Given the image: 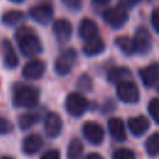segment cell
Here are the masks:
<instances>
[{"instance_id": "cell-1", "label": "cell", "mask_w": 159, "mask_h": 159, "mask_svg": "<svg viewBox=\"0 0 159 159\" xmlns=\"http://www.w3.org/2000/svg\"><path fill=\"white\" fill-rule=\"evenodd\" d=\"M15 39L17 40V45L24 56L31 57L39 55L42 51V45L36 34L27 26H21L15 32Z\"/></svg>"}, {"instance_id": "cell-2", "label": "cell", "mask_w": 159, "mask_h": 159, "mask_svg": "<svg viewBox=\"0 0 159 159\" xmlns=\"http://www.w3.org/2000/svg\"><path fill=\"white\" fill-rule=\"evenodd\" d=\"M12 102L19 108H31L39 102V91L35 87L26 84H17L14 88Z\"/></svg>"}, {"instance_id": "cell-3", "label": "cell", "mask_w": 159, "mask_h": 159, "mask_svg": "<svg viewBox=\"0 0 159 159\" xmlns=\"http://www.w3.org/2000/svg\"><path fill=\"white\" fill-rule=\"evenodd\" d=\"M77 60V52L73 48H66L63 50L55 61V71L57 75L65 76L71 72L73 65Z\"/></svg>"}, {"instance_id": "cell-4", "label": "cell", "mask_w": 159, "mask_h": 159, "mask_svg": "<svg viewBox=\"0 0 159 159\" xmlns=\"http://www.w3.org/2000/svg\"><path fill=\"white\" fill-rule=\"evenodd\" d=\"M65 108L68 114L73 117H81L88 109V101L80 93H70L65 102Z\"/></svg>"}, {"instance_id": "cell-5", "label": "cell", "mask_w": 159, "mask_h": 159, "mask_svg": "<svg viewBox=\"0 0 159 159\" xmlns=\"http://www.w3.org/2000/svg\"><path fill=\"white\" fill-rule=\"evenodd\" d=\"M117 97L124 103H137L139 101L138 87L132 81H124L117 84Z\"/></svg>"}, {"instance_id": "cell-6", "label": "cell", "mask_w": 159, "mask_h": 159, "mask_svg": "<svg viewBox=\"0 0 159 159\" xmlns=\"http://www.w3.org/2000/svg\"><path fill=\"white\" fill-rule=\"evenodd\" d=\"M103 19L111 27L119 29L127 22L128 14H127L125 9H123L122 6H116V7H111V9L106 10L103 12Z\"/></svg>"}, {"instance_id": "cell-7", "label": "cell", "mask_w": 159, "mask_h": 159, "mask_svg": "<svg viewBox=\"0 0 159 159\" xmlns=\"http://www.w3.org/2000/svg\"><path fill=\"white\" fill-rule=\"evenodd\" d=\"M82 134L93 145L102 144L104 139V130L97 122H86L82 127Z\"/></svg>"}, {"instance_id": "cell-8", "label": "cell", "mask_w": 159, "mask_h": 159, "mask_svg": "<svg viewBox=\"0 0 159 159\" xmlns=\"http://www.w3.org/2000/svg\"><path fill=\"white\" fill-rule=\"evenodd\" d=\"M133 42H134L135 52H138L140 55H147L148 52H150L152 46H153L152 36L145 27H139L135 31Z\"/></svg>"}, {"instance_id": "cell-9", "label": "cell", "mask_w": 159, "mask_h": 159, "mask_svg": "<svg viewBox=\"0 0 159 159\" xmlns=\"http://www.w3.org/2000/svg\"><path fill=\"white\" fill-rule=\"evenodd\" d=\"M29 14H30V17L35 22L41 24V25H47L52 19L53 10H52V6L48 4H40V5L32 6Z\"/></svg>"}, {"instance_id": "cell-10", "label": "cell", "mask_w": 159, "mask_h": 159, "mask_svg": "<svg viewBox=\"0 0 159 159\" xmlns=\"http://www.w3.org/2000/svg\"><path fill=\"white\" fill-rule=\"evenodd\" d=\"M62 127H63L62 119L57 113L50 112V113L46 114L45 120H43V128H45L46 134L50 138L58 137L61 134V132H62Z\"/></svg>"}, {"instance_id": "cell-11", "label": "cell", "mask_w": 159, "mask_h": 159, "mask_svg": "<svg viewBox=\"0 0 159 159\" xmlns=\"http://www.w3.org/2000/svg\"><path fill=\"white\" fill-rule=\"evenodd\" d=\"M46 70V65L41 60H31L29 61L22 70V76L27 80H37L40 78Z\"/></svg>"}, {"instance_id": "cell-12", "label": "cell", "mask_w": 159, "mask_h": 159, "mask_svg": "<svg viewBox=\"0 0 159 159\" xmlns=\"http://www.w3.org/2000/svg\"><path fill=\"white\" fill-rule=\"evenodd\" d=\"M150 127V122L147 117L144 116H138V117H132L128 120V128L129 132L134 135V137H142L143 134H145L148 132Z\"/></svg>"}, {"instance_id": "cell-13", "label": "cell", "mask_w": 159, "mask_h": 159, "mask_svg": "<svg viewBox=\"0 0 159 159\" xmlns=\"http://www.w3.org/2000/svg\"><path fill=\"white\" fill-rule=\"evenodd\" d=\"M53 34L60 42H67L72 35V25L66 19L56 20L53 24Z\"/></svg>"}, {"instance_id": "cell-14", "label": "cell", "mask_w": 159, "mask_h": 159, "mask_svg": "<svg viewBox=\"0 0 159 159\" xmlns=\"http://www.w3.org/2000/svg\"><path fill=\"white\" fill-rule=\"evenodd\" d=\"M158 72L159 67L158 63H152L143 70H140L139 76L142 78V82L145 87H155L158 84Z\"/></svg>"}, {"instance_id": "cell-15", "label": "cell", "mask_w": 159, "mask_h": 159, "mask_svg": "<svg viewBox=\"0 0 159 159\" xmlns=\"http://www.w3.org/2000/svg\"><path fill=\"white\" fill-rule=\"evenodd\" d=\"M78 35L83 41H89L98 36V26L91 19H83L78 27Z\"/></svg>"}, {"instance_id": "cell-16", "label": "cell", "mask_w": 159, "mask_h": 159, "mask_svg": "<svg viewBox=\"0 0 159 159\" xmlns=\"http://www.w3.org/2000/svg\"><path fill=\"white\" fill-rule=\"evenodd\" d=\"M108 132L116 142H124L127 138L125 125L120 118H111L108 120Z\"/></svg>"}, {"instance_id": "cell-17", "label": "cell", "mask_w": 159, "mask_h": 159, "mask_svg": "<svg viewBox=\"0 0 159 159\" xmlns=\"http://www.w3.org/2000/svg\"><path fill=\"white\" fill-rule=\"evenodd\" d=\"M42 138L39 134H30L22 140V152L26 155H34L42 148Z\"/></svg>"}, {"instance_id": "cell-18", "label": "cell", "mask_w": 159, "mask_h": 159, "mask_svg": "<svg viewBox=\"0 0 159 159\" xmlns=\"http://www.w3.org/2000/svg\"><path fill=\"white\" fill-rule=\"evenodd\" d=\"M1 47H2V53H4V66L9 70L15 68L19 63V60H17V55L11 42L9 40H4L1 43Z\"/></svg>"}, {"instance_id": "cell-19", "label": "cell", "mask_w": 159, "mask_h": 159, "mask_svg": "<svg viewBox=\"0 0 159 159\" xmlns=\"http://www.w3.org/2000/svg\"><path fill=\"white\" fill-rule=\"evenodd\" d=\"M107 77H108L109 82H112L114 84H118L120 82L129 81V78L132 77V72L127 67H116V68H112L108 72Z\"/></svg>"}, {"instance_id": "cell-20", "label": "cell", "mask_w": 159, "mask_h": 159, "mask_svg": "<svg viewBox=\"0 0 159 159\" xmlns=\"http://www.w3.org/2000/svg\"><path fill=\"white\" fill-rule=\"evenodd\" d=\"M103 50H104V42L98 36L89 40V41H86V43L83 46V52H84L86 56L99 55L101 52H103Z\"/></svg>"}, {"instance_id": "cell-21", "label": "cell", "mask_w": 159, "mask_h": 159, "mask_svg": "<svg viewBox=\"0 0 159 159\" xmlns=\"http://www.w3.org/2000/svg\"><path fill=\"white\" fill-rule=\"evenodd\" d=\"M145 152L149 157H157L159 153V133L154 132L152 135H149L144 143Z\"/></svg>"}, {"instance_id": "cell-22", "label": "cell", "mask_w": 159, "mask_h": 159, "mask_svg": "<svg viewBox=\"0 0 159 159\" xmlns=\"http://www.w3.org/2000/svg\"><path fill=\"white\" fill-rule=\"evenodd\" d=\"M40 119V116L37 113H24L19 117V127L22 129V130H27L30 129L31 127H34Z\"/></svg>"}, {"instance_id": "cell-23", "label": "cell", "mask_w": 159, "mask_h": 159, "mask_svg": "<svg viewBox=\"0 0 159 159\" xmlns=\"http://www.w3.org/2000/svg\"><path fill=\"white\" fill-rule=\"evenodd\" d=\"M83 153V144L78 138H73L67 148V159H80Z\"/></svg>"}, {"instance_id": "cell-24", "label": "cell", "mask_w": 159, "mask_h": 159, "mask_svg": "<svg viewBox=\"0 0 159 159\" xmlns=\"http://www.w3.org/2000/svg\"><path fill=\"white\" fill-rule=\"evenodd\" d=\"M114 42L119 47V50H122V52L124 55H133V53H135V47H134L133 39H129L128 36H119V37L116 39Z\"/></svg>"}, {"instance_id": "cell-25", "label": "cell", "mask_w": 159, "mask_h": 159, "mask_svg": "<svg viewBox=\"0 0 159 159\" xmlns=\"http://www.w3.org/2000/svg\"><path fill=\"white\" fill-rule=\"evenodd\" d=\"M24 20V14L21 11H17V10H10V11H6L2 14L1 16V21L2 24L7 25V26H14L19 22H21Z\"/></svg>"}, {"instance_id": "cell-26", "label": "cell", "mask_w": 159, "mask_h": 159, "mask_svg": "<svg viewBox=\"0 0 159 159\" xmlns=\"http://www.w3.org/2000/svg\"><path fill=\"white\" fill-rule=\"evenodd\" d=\"M112 159H135V154L132 149L128 148H119L113 152Z\"/></svg>"}, {"instance_id": "cell-27", "label": "cell", "mask_w": 159, "mask_h": 159, "mask_svg": "<svg viewBox=\"0 0 159 159\" xmlns=\"http://www.w3.org/2000/svg\"><path fill=\"white\" fill-rule=\"evenodd\" d=\"M148 112H149V116L152 117V119L158 124V123H159V117H158V112H159V101H158V98H153V99L148 103Z\"/></svg>"}, {"instance_id": "cell-28", "label": "cell", "mask_w": 159, "mask_h": 159, "mask_svg": "<svg viewBox=\"0 0 159 159\" xmlns=\"http://www.w3.org/2000/svg\"><path fill=\"white\" fill-rule=\"evenodd\" d=\"M62 2H63V5L68 9V10H71V11H78V10H81L82 9V5H83V1L82 0H62Z\"/></svg>"}, {"instance_id": "cell-29", "label": "cell", "mask_w": 159, "mask_h": 159, "mask_svg": "<svg viewBox=\"0 0 159 159\" xmlns=\"http://www.w3.org/2000/svg\"><path fill=\"white\" fill-rule=\"evenodd\" d=\"M10 132H12V124H11V122H9L6 118H4V117L0 116V134L5 135V134H9Z\"/></svg>"}, {"instance_id": "cell-30", "label": "cell", "mask_w": 159, "mask_h": 159, "mask_svg": "<svg viewBox=\"0 0 159 159\" xmlns=\"http://www.w3.org/2000/svg\"><path fill=\"white\" fill-rule=\"evenodd\" d=\"M40 159H61V155H60V150L57 149H50L47 152H45Z\"/></svg>"}, {"instance_id": "cell-31", "label": "cell", "mask_w": 159, "mask_h": 159, "mask_svg": "<svg viewBox=\"0 0 159 159\" xmlns=\"http://www.w3.org/2000/svg\"><path fill=\"white\" fill-rule=\"evenodd\" d=\"M152 25L155 32H159V10L154 9L152 12Z\"/></svg>"}, {"instance_id": "cell-32", "label": "cell", "mask_w": 159, "mask_h": 159, "mask_svg": "<svg viewBox=\"0 0 159 159\" xmlns=\"http://www.w3.org/2000/svg\"><path fill=\"white\" fill-rule=\"evenodd\" d=\"M78 86H80L81 88H83L84 91H88V89L91 88V78H89L88 76H86V75L81 76L80 81H78Z\"/></svg>"}, {"instance_id": "cell-33", "label": "cell", "mask_w": 159, "mask_h": 159, "mask_svg": "<svg viewBox=\"0 0 159 159\" xmlns=\"http://www.w3.org/2000/svg\"><path fill=\"white\" fill-rule=\"evenodd\" d=\"M119 1H120V6L123 9H132L137 4L140 2V0H119Z\"/></svg>"}, {"instance_id": "cell-34", "label": "cell", "mask_w": 159, "mask_h": 159, "mask_svg": "<svg viewBox=\"0 0 159 159\" xmlns=\"http://www.w3.org/2000/svg\"><path fill=\"white\" fill-rule=\"evenodd\" d=\"M83 159H104L101 154H98V153H89V154H87Z\"/></svg>"}, {"instance_id": "cell-35", "label": "cell", "mask_w": 159, "mask_h": 159, "mask_svg": "<svg viewBox=\"0 0 159 159\" xmlns=\"http://www.w3.org/2000/svg\"><path fill=\"white\" fill-rule=\"evenodd\" d=\"M111 0H92V2L97 6H103V5H107Z\"/></svg>"}, {"instance_id": "cell-36", "label": "cell", "mask_w": 159, "mask_h": 159, "mask_svg": "<svg viewBox=\"0 0 159 159\" xmlns=\"http://www.w3.org/2000/svg\"><path fill=\"white\" fill-rule=\"evenodd\" d=\"M0 159H15V158L9 157V155H1V157H0Z\"/></svg>"}, {"instance_id": "cell-37", "label": "cell", "mask_w": 159, "mask_h": 159, "mask_svg": "<svg viewBox=\"0 0 159 159\" xmlns=\"http://www.w3.org/2000/svg\"><path fill=\"white\" fill-rule=\"evenodd\" d=\"M10 1H12V2H22L24 0H10Z\"/></svg>"}, {"instance_id": "cell-38", "label": "cell", "mask_w": 159, "mask_h": 159, "mask_svg": "<svg viewBox=\"0 0 159 159\" xmlns=\"http://www.w3.org/2000/svg\"><path fill=\"white\" fill-rule=\"evenodd\" d=\"M149 1H152V0H149Z\"/></svg>"}]
</instances>
